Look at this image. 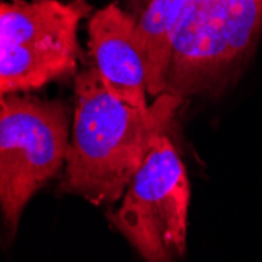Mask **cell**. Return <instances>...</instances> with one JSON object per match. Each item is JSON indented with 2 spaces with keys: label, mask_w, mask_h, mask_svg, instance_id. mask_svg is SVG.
I'll use <instances>...</instances> for the list:
<instances>
[{
  "label": "cell",
  "mask_w": 262,
  "mask_h": 262,
  "mask_svg": "<svg viewBox=\"0 0 262 262\" xmlns=\"http://www.w3.org/2000/svg\"><path fill=\"white\" fill-rule=\"evenodd\" d=\"M74 98L71 148L60 190L94 206H113L124 196L184 99L163 93L148 107H132L113 96L94 66L76 74Z\"/></svg>",
  "instance_id": "obj_1"
},
{
  "label": "cell",
  "mask_w": 262,
  "mask_h": 262,
  "mask_svg": "<svg viewBox=\"0 0 262 262\" xmlns=\"http://www.w3.org/2000/svg\"><path fill=\"white\" fill-rule=\"evenodd\" d=\"M262 32V0H187L171 47L166 94H220L251 60Z\"/></svg>",
  "instance_id": "obj_2"
},
{
  "label": "cell",
  "mask_w": 262,
  "mask_h": 262,
  "mask_svg": "<svg viewBox=\"0 0 262 262\" xmlns=\"http://www.w3.org/2000/svg\"><path fill=\"white\" fill-rule=\"evenodd\" d=\"M69 113L64 102L30 94L0 98V207L14 237L29 201L64 170Z\"/></svg>",
  "instance_id": "obj_3"
},
{
  "label": "cell",
  "mask_w": 262,
  "mask_h": 262,
  "mask_svg": "<svg viewBox=\"0 0 262 262\" xmlns=\"http://www.w3.org/2000/svg\"><path fill=\"white\" fill-rule=\"evenodd\" d=\"M86 0H33L0 5V94L30 93L74 76L82 57L77 29Z\"/></svg>",
  "instance_id": "obj_4"
},
{
  "label": "cell",
  "mask_w": 262,
  "mask_h": 262,
  "mask_svg": "<svg viewBox=\"0 0 262 262\" xmlns=\"http://www.w3.org/2000/svg\"><path fill=\"white\" fill-rule=\"evenodd\" d=\"M188 207L185 165L171 140L160 135L126 188L120 207L107 217L145 262H178L187 253Z\"/></svg>",
  "instance_id": "obj_5"
},
{
  "label": "cell",
  "mask_w": 262,
  "mask_h": 262,
  "mask_svg": "<svg viewBox=\"0 0 262 262\" xmlns=\"http://www.w3.org/2000/svg\"><path fill=\"white\" fill-rule=\"evenodd\" d=\"M88 54L107 90L132 107H148V68L137 19L108 4L88 20Z\"/></svg>",
  "instance_id": "obj_6"
},
{
  "label": "cell",
  "mask_w": 262,
  "mask_h": 262,
  "mask_svg": "<svg viewBox=\"0 0 262 262\" xmlns=\"http://www.w3.org/2000/svg\"><path fill=\"white\" fill-rule=\"evenodd\" d=\"M187 0H151L137 19V32L148 68V96L156 99L166 90L171 47Z\"/></svg>",
  "instance_id": "obj_7"
},
{
  "label": "cell",
  "mask_w": 262,
  "mask_h": 262,
  "mask_svg": "<svg viewBox=\"0 0 262 262\" xmlns=\"http://www.w3.org/2000/svg\"><path fill=\"white\" fill-rule=\"evenodd\" d=\"M149 2H151V0H130V8H132L130 14L135 19H138L143 14V11L146 10V7H148Z\"/></svg>",
  "instance_id": "obj_8"
},
{
  "label": "cell",
  "mask_w": 262,
  "mask_h": 262,
  "mask_svg": "<svg viewBox=\"0 0 262 262\" xmlns=\"http://www.w3.org/2000/svg\"><path fill=\"white\" fill-rule=\"evenodd\" d=\"M13 2H20V0H13Z\"/></svg>",
  "instance_id": "obj_9"
}]
</instances>
